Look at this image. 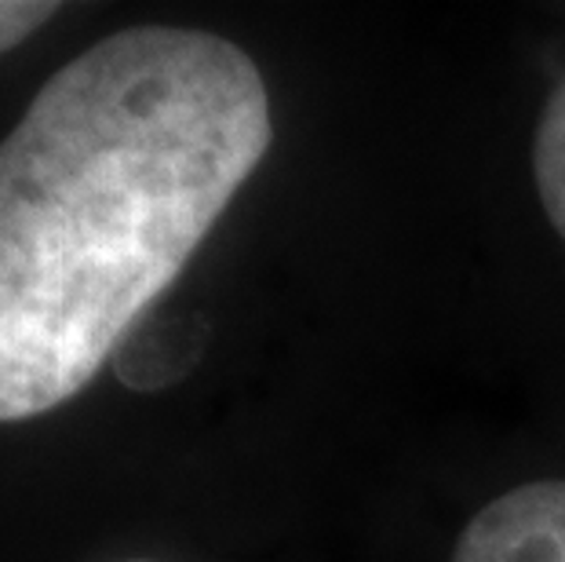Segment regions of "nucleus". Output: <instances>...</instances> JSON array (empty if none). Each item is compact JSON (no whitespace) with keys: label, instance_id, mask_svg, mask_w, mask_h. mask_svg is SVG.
<instances>
[{"label":"nucleus","instance_id":"1","mask_svg":"<svg viewBox=\"0 0 565 562\" xmlns=\"http://www.w3.org/2000/svg\"><path fill=\"white\" fill-rule=\"evenodd\" d=\"M245 47L131 26L66 63L0 142V424L88 384L267 158Z\"/></svg>","mask_w":565,"mask_h":562},{"label":"nucleus","instance_id":"2","mask_svg":"<svg viewBox=\"0 0 565 562\" xmlns=\"http://www.w3.org/2000/svg\"><path fill=\"white\" fill-rule=\"evenodd\" d=\"M452 562H565V478L489 500L460 533Z\"/></svg>","mask_w":565,"mask_h":562},{"label":"nucleus","instance_id":"3","mask_svg":"<svg viewBox=\"0 0 565 562\" xmlns=\"http://www.w3.org/2000/svg\"><path fill=\"white\" fill-rule=\"evenodd\" d=\"M533 179L551 226L565 242V77L547 95L533 136Z\"/></svg>","mask_w":565,"mask_h":562},{"label":"nucleus","instance_id":"4","mask_svg":"<svg viewBox=\"0 0 565 562\" xmlns=\"http://www.w3.org/2000/svg\"><path fill=\"white\" fill-rule=\"evenodd\" d=\"M58 4H38V0H0V55L38 33Z\"/></svg>","mask_w":565,"mask_h":562}]
</instances>
